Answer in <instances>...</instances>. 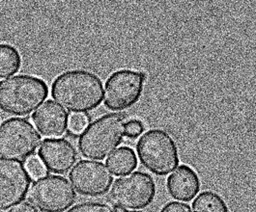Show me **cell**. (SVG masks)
Masks as SVG:
<instances>
[{
	"label": "cell",
	"instance_id": "cell-1",
	"mask_svg": "<svg viewBox=\"0 0 256 212\" xmlns=\"http://www.w3.org/2000/svg\"><path fill=\"white\" fill-rule=\"evenodd\" d=\"M52 97L66 110L84 114L100 105L104 99V85L100 77L91 71H65L54 79Z\"/></svg>",
	"mask_w": 256,
	"mask_h": 212
},
{
	"label": "cell",
	"instance_id": "cell-2",
	"mask_svg": "<svg viewBox=\"0 0 256 212\" xmlns=\"http://www.w3.org/2000/svg\"><path fill=\"white\" fill-rule=\"evenodd\" d=\"M126 117L104 115L93 121L80 136L78 150L84 157L102 160L110 156L126 136Z\"/></svg>",
	"mask_w": 256,
	"mask_h": 212
},
{
	"label": "cell",
	"instance_id": "cell-3",
	"mask_svg": "<svg viewBox=\"0 0 256 212\" xmlns=\"http://www.w3.org/2000/svg\"><path fill=\"white\" fill-rule=\"evenodd\" d=\"M48 96V84L33 75L20 74L0 81V110L9 115L28 116Z\"/></svg>",
	"mask_w": 256,
	"mask_h": 212
},
{
	"label": "cell",
	"instance_id": "cell-4",
	"mask_svg": "<svg viewBox=\"0 0 256 212\" xmlns=\"http://www.w3.org/2000/svg\"><path fill=\"white\" fill-rule=\"evenodd\" d=\"M136 152L143 166L160 177L170 174L179 165L177 145L162 129L145 132L138 143Z\"/></svg>",
	"mask_w": 256,
	"mask_h": 212
},
{
	"label": "cell",
	"instance_id": "cell-5",
	"mask_svg": "<svg viewBox=\"0 0 256 212\" xmlns=\"http://www.w3.org/2000/svg\"><path fill=\"white\" fill-rule=\"evenodd\" d=\"M41 144V136L26 119L11 118L0 126V157L28 160Z\"/></svg>",
	"mask_w": 256,
	"mask_h": 212
},
{
	"label": "cell",
	"instance_id": "cell-6",
	"mask_svg": "<svg viewBox=\"0 0 256 212\" xmlns=\"http://www.w3.org/2000/svg\"><path fill=\"white\" fill-rule=\"evenodd\" d=\"M156 196V184L144 172H134L114 183L110 201L114 208L123 210H142L152 204Z\"/></svg>",
	"mask_w": 256,
	"mask_h": 212
},
{
	"label": "cell",
	"instance_id": "cell-7",
	"mask_svg": "<svg viewBox=\"0 0 256 212\" xmlns=\"http://www.w3.org/2000/svg\"><path fill=\"white\" fill-rule=\"evenodd\" d=\"M29 202L42 212H64L74 204L76 194L71 183L60 176H44L33 183Z\"/></svg>",
	"mask_w": 256,
	"mask_h": 212
},
{
	"label": "cell",
	"instance_id": "cell-8",
	"mask_svg": "<svg viewBox=\"0 0 256 212\" xmlns=\"http://www.w3.org/2000/svg\"><path fill=\"white\" fill-rule=\"evenodd\" d=\"M147 74L134 70H119L108 78L104 87V105L114 111L134 105L142 95Z\"/></svg>",
	"mask_w": 256,
	"mask_h": 212
},
{
	"label": "cell",
	"instance_id": "cell-9",
	"mask_svg": "<svg viewBox=\"0 0 256 212\" xmlns=\"http://www.w3.org/2000/svg\"><path fill=\"white\" fill-rule=\"evenodd\" d=\"M30 184L31 177L22 162L0 157V211H8L22 203Z\"/></svg>",
	"mask_w": 256,
	"mask_h": 212
},
{
	"label": "cell",
	"instance_id": "cell-10",
	"mask_svg": "<svg viewBox=\"0 0 256 212\" xmlns=\"http://www.w3.org/2000/svg\"><path fill=\"white\" fill-rule=\"evenodd\" d=\"M70 181L80 195L98 197L104 195L110 189L114 177L102 162L82 160L72 167Z\"/></svg>",
	"mask_w": 256,
	"mask_h": 212
},
{
	"label": "cell",
	"instance_id": "cell-11",
	"mask_svg": "<svg viewBox=\"0 0 256 212\" xmlns=\"http://www.w3.org/2000/svg\"><path fill=\"white\" fill-rule=\"evenodd\" d=\"M39 157L48 171L63 175L76 164L78 152L68 140L62 138L46 139L40 146Z\"/></svg>",
	"mask_w": 256,
	"mask_h": 212
},
{
	"label": "cell",
	"instance_id": "cell-12",
	"mask_svg": "<svg viewBox=\"0 0 256 212\" xmlns=\"http://www.w3.org/2000/svg\"><path fill=\"white\" fill-rule=\"evenodd\" d=\"M39 132L48 139L64 136L69 126V115L54 100H46L32 116Z\"/></svg>",
	"mask_w": 256,
	"mask_h": 212
},
{
	"label": "cell",
	"instance_id": "cell-13",
	"mask_svg": "<svg viewBox=\"0 0 256 212\" xmlns=\"http://www.w3.org/2000/svg\"><path fill=\"white\" fill-rule=\"evenodd\" d=\"M166 186L172 198L190 202L200 192V180L194 170L188 165H181L168 177Z\"/></svg>",
	"mask_w": 256,
	"mask_h": 212
},
{
	"label": "cell",
	"instance_id": "cell-14",
	"mask_svg": "<svg viewBox=\"0 0 256 212\" xmlns=\"http://www.w3.org/2000/svg\"><path fill=\"white\" fill-rule=\"evenodd\" d=\"M106 165L115 176H126L136 168L138 158L130 148L121 147L106 159Z\"/></svg>",
	"mask_w": 256,
	"mask_h": 212
},
{
	"label": "cell",
	"instance_id": "cell-15",
	"mask_svg": "<svg viewBox=\"0 0 256 212\" xmlns=\"http://www.w3.org/2000/svg\"><path fill=\"white\" fill-rule=\"evenodd\" d=\"M22 57L11 44L0 43V79L9 77L20 71Z\"/></svg>",
	"mask_w": 256,
	"mask_h": 212
},
{
	"label": "cell",
	"instance_id": "cell-16",
	"mask_svg": "<svg viewBox=\"0 0 256 212\" xmlns=\"http://www.w3.org/2000/svg\"><path fill=\"white\" fill-rule=\"evenodd\" d=\"M194 212H229L224 200L213 191L200 194L192 204Z\"/></svg>",
	"mask_w": 256,
	"mask_h": 212
},
{
	"label": "cell",
	"instance_id": "cell-17",
	"mask_svg": "<svg viewBox=\"0 0 256 212\" xmlns=\"http://www.w3.org/2000/svg\"><path fill=\"white\" fill-rule=\"evenodd\" d=\"M67 212H115V211L106 204L98 202H88L74 206Z\"/></svg>",
	"mask_w": 256,
	"mask_h": 212
},
{
	"label": "cell",
	"instance_id": "cell-18",
	"mask_svg": "<svg viewBox=\"0 0 256 212\" xmlns=\"http://www.w3.org/2000/svg\"><path fill=\"white\" fill-rule=\"evenodd\" d=\"M24 165L28 171L31 179L38 180L46 176V168L44 167L41 159L37 156H31L26 161Z\"/></svg>",
	"mask_w": 256,
	"mask_h": 212
},
{
	"label": "cell",
	"instance_id": "cell-19",
	"mask_svg": "<svg viewBox=\"0 0 256 212\" xmlns=\"http://www.w3.org/2000/svg\"><path fill=\"white\" fill-rule=\"evenodd\" d=\"M88 125V118L86 114H72L69 119V126L72 133L82 134Z\"/></svg>",
	"mask_w": 256,
	"mask_h": 212
},
{
	"label": "cell",
	"instance_id": "cell-20",
	"mask_svg": "<svg viewBox=\"0 0 256 212\" xmlns=\"http://www.w3.org/2000/svg\"><path fill=\"white\" fill-rule=\"evenodd\" d=\"M144 126L142 121L134 119L126 124V136L128 139H136L142 134Z\"/></svg>",
	"mask_w": 256,
	"mask_h": 212
},
{
	"label": "cell",
	"instance_id": "cell-21",
	"mask_svg": "<svg viewBox=\"0 0 256 212\" xmlns=\"http://www.w3.org/2000/svg\"><path fill=\"white\" fill-rule=\"evenodd\" d=\"M160 212H192L188 205L179 202H171L162 208Z\"/></svg>",
	"mask_w": 256,
	"mask_h": 212
},
{
	"label": "cell",
	"instance_id": "cell-22",
	"mask_svg": "<svg viewBox=\"0 0 256 212\" xmlns=\"http://www.w3.org/2000/svg\"><path fill=\"white\" fill-rule=\"evenodd\" d=\"M9 212H39V211L29 203H20L10 210Z\"/></svg>",
	"mask_w": 256,
	"mask_h": 212
},
{
	"label": "cell",
	"instance_id": "cell-23",
	"mask_svg": "<svg viewBox=\"0 0 256 212\" xmlns=\"http://www.w3.org/2000/svg\"><path fill=\"white\" fill-rule=\"evenodd\" d=\"M115 212H130L127 210H123V209H120V208H115Z\"/></svg>",
	"mask_w": 256,
	"mask_h": 212
},
{
	"label": "cell",
	"instance_id": "cell-24",
	"mask_svg": "<svg viewBox=\"0 0 256 212\" xmlns=\"http://www.w3.org/2000/svg\"></svg>",
	"mask_w": 256,
	"mask_h": 212
}]
</instances>
